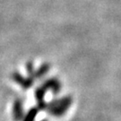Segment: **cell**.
I'll list each match as a JSON object with an SVG mask.
<instances>
[{"instance_id": "1", "label": "cell", "mask_w": 121, "mask_h": 121, "mask_svg": "<svg viewBox=\"0 0 121 121\" xmlns=\"http://www.w3.org/2000/svg\"><path fill=\"white\" fill-rule=\"evenodd\" d=\"M72 96L66 95L59 99H52L51 101L47 102L45 110L54 117H61L65 114L72 104Z\"/></svg>"}, {"instance_id": "2", "label": "cell", "mask_w": 121, "mask_h": 121, "mask_svg": "<svg viewBox=\"0 0 121 121\" xmlns=\"http://www.w3.org/2000/svg\"><path fill=\"white\" fill-rule=\"evenodd\" d=\"M12 78L14 80V82L22 87L23 90H28L29 88H30L33 84V82H34V79L31 76L24 77L18 72H14L12 73Z\"/></svg>"}, {"instance_id": "3", "label": "cell", "mask_w": 121, "mask_h": 121, "mask_svg": "<svg viewBox=\"0 0 121 121\" xmlns=\"http://www.w3.org/2000/svg\"><path fill=\"white\" fill-rule=\"evenodd\" d=\"M24 116L23 101L22 99H15L13 103V121H22Z\"/></svg>"}, {"instance_id": "4", "label": "cell", "mask_w": 121, "mask_h": 121, "mask_svg": "<svg viewBox=\"0 0 121 121\" xmlns=\"http://www.w3.org/2000/svg\"><path fill=\"white\" fill-rule=\"evenodd\" d=\"M41 87L46 91L49 90L52 91L53 94H57L61 90V83L56 78H50V79L46 80L41 84Z\"/></svg>"}, {"instance_id": "5", "label": "cell", "mask_w": 121, "mask_h": 121, "mask_svg": "<svg viewBox=\"0 0 121 121\" xmlns=\"http://www.w3.org/2000/svg\"><path fill=\"white\" fill-rule=\"evenodd\" d=\"M45 94H46V91L41 86L36 88L34 95L37 101V108H39V110H45L46 105H47V102L45 101Z\"/></svg>"}, {"instance_id": "6", "label": "cell", "mask_w": 121, "mask_h": 121, "mask_svg": "<svg viewBox=\"0 0 121 121\" xmlns=\"http://www.w3.org/2000/svg\"><path fill=\"white\" fill-rule=\"evenodd\" d=\"M38 113H39V108L37 107H32L23 116L22 121H35V118L37 117Z\"/></svg>"}, {"instance_id": "7", "label": "cell", "mask_w": 121, "mask_h": 121, "mask_svg": "<svg viewBox=\"0 0 121 121\" xmlns=\"http://www.w3.org/2000/svg\"><path fill=\"white\" fill-rule=\"evenodd\" d=\"M48 70H49V65H48L47 64H44V65H41L36 72H34V73H33V77H34V79L35 78L42 77L43 75H45V73H47Z\"/></svg>"}, {"instance_id": "8", "label": "cell", "mask_w": 121, "mask_h": 121, "mask_svg": "<svg viewBox=\"0 0 121 121\" xmlns=\"http://www.w3.org/2000/svg\"><path fill=\"white\" fill-rule=\"evenodd\" d=\"M39 121H48V119H41V120H39Z\"/></svg>"}]
</instances>
